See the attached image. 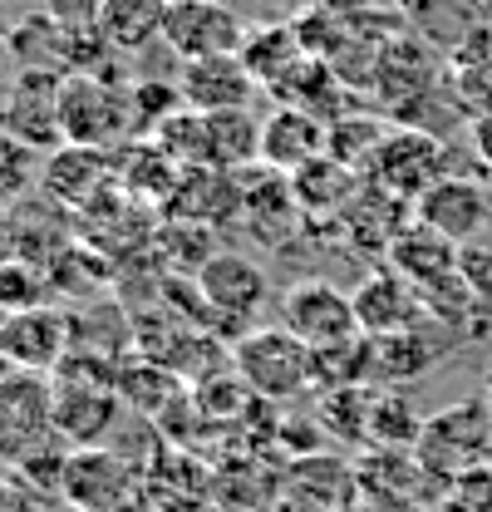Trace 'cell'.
<instances>
[{
    "mask_svg": "<svg viewBox=\"0 0 492 512\" xmlns=\"http://www.w3.org/2000/svg\"><path fill=\"white\" fill-rule=\"evenodd\" d=\"M232 365L246 389L266 404H296L315 389V350L296 340L286 325H261L232 340Z\"/></svg>",
    "mask_w": 492,
    "mask_h": 512,
    "instance_id": "1",
    "label": "cell"
},
{
    "mask_svg": "<svg viewBox=\"0 0 492 512\" xmlns=\"http://www.w3.org/2000/svg\"><path fill=\"white\" fill-rule=\"evenodd\" d=\"M60 503L69 512H138L148 503L143 463L119 448H69L60 473Z\"/></svg>",
    "mask_w": 492,
    "mask_h": 512,
    "instance_id": "2",
    "label": "cell"
},
{
    "mask_svg": "<svg viewBox=\"0 0 492 512\" xmlns=\"http://www.w3.org/2000/svg\"><path fill=\"white\" fill-rule=\"evenodd\" d=\"M123 74H64L60 89V128L64 143L114 148L133 128V99Z\"/></svg>",
    "mask_w": 492,
    "mask_h": 512,
    "instance_id": "3",
    "label": "cell"
},
{
    "mask_svg": "<svg viewBox=\"0 0 492 512\" xmlns=\"http://www.w3.org/2000/svg\"><path fill=\"white\" fill-rule=\"evenodd\" d=\"M192 281H197V296L207 306V325H217V335H227V340H242L251 330V316L271 296L266 266L251 261L246 252H217Z\"/></svg>",
    "mask_w": 492,
    "mask_h": 512,
    "instance_id": "4",
    "label": "cell"
},
{
    "mask_svg": "<svg viewBox=\"0 0 492 512\" xmlns=\"http://www.w3.org/2000/svg\"><path fill=\"white\" fill-rule=\"evenodd\" d=\"M55 434V384L35 370H10L0 384V458L20 468L30 453L50 448Z\"/></svg>",
    "mask_w": 492,
    "mask_h": 512,
    "instance_id": "5",
    "label": "cell"
},
{
    "mask_svg": "<svg viewBox=\"0 0 492 512\" xmlns=\"http://www.w3.org/2000/svg\"><path fill=\"white\" fill-rule=\"evenodd\" d=\"M443 158H448V148H443L438 133L414 128V124H394L389 138L379 143V153H374L365 178L379 183V188H389L394 197H404V202H419L438 178H448V163Z\"/></svg>",
    "mask_w": 492,
    "mask_h": 512,
    "instance_id": "6",
    "label": "cell"
},
{
    "mask_svg": "<svg viewBox=\"0 0 492 512\" xmlns=\"http://www.w3.org/2000/svg\"><path fill=\"white\" fill-rule=\"evenodd\" d=\"M163 45L178 60H207V55H242L246 20L227 0H183L168 5Z\"/></svg>",
    "mask_w": 492,
    "mask_h": 512,
    "instance_id": "7",
    "label": "cell"
},
{
    "mask_svg": "<svg viewBox=\"0 0 492 512\" xmlns=\"http://www.w3.org/2000/svg\"><path fill=\"white\" fill-rule=\"evenodd\" d=\"M60 89H64V74H50V69H15V79L5 84L0 124L10 128V133H20L30 148L55 153L64 143Z\"/></svg>",
    "mask_w": 492,
    "mask_h": 512,
    "instance_id": "8",
    "label": "cell"
},
{
    "mask_svg": "<svg viewBox=\"0 0 492 512\" xmlns=\"http://www.w3.org/2000/svg\"><path fill=\"white\" fill-rule=\"evenodd\" d=\"M114 188V148H94V143H60L55 153H45L40 163V197L50 207L84 212L94 197Z\"/></svg>",
    "mask_w": 492,
    "mask_h": 512,
    "instance_id": "9",
    "label": "cell"
},
{
    "mask_svg": "<svg viewBox=\"0 0 492 512\" xmlns=\"http://www.w3.org/2000/svg\"><path fill=\"white\" fill-rule=\"evenodd\" d=\"M414 217H419L424 227H433L438 237L468 247V242H478V237L488 232L492 188H483V183L468 178V173H448V178H438V183L414 202Z\"/></svg>",
    "mask_w": 492,
    "mask_h": 512,
    "instance_id": "10",
    "label": "cell"
},
{
    "mask_svg": "<svg viewBox=\"0 0 492 512\" xmlns=\"http://www.w3.org/2000/svg\"><path fill=\"white\" fill-rule=\"evenodd\" d=\"M281 325L296 340H306L310 350L335 345V340H345V335L360 330L355 325V306H350V291H340L330 281H315V276L281 291Z\"/></svg>",
    "mask_w": 492,
    "mask_h": 512,
    "instance_id": "11",
    "label": "cell"
},
{
    "mask_svg": "<svg viewBox=\"0 0 492 512\" xmlns=\"http://www.w3.org/2000/svg\"><path fill=\"white\" fill-rule=\"evenodd\" d=\"M50 384H55V434L69 448L104 444L123 414L119 389L94 380H74V375H50Z\"/></svg>",
    "mask_w": 492,
    "mask_h": 512,
    "instance_id": "12",
    "label": "cell"
},
{
    "mask_svg": "<svg viewBox=\"0 0 492 512\" xmlns=\"http://www.w3.org/2000/svg\"><path fill=\"white\" fill-rule=\"evenodd\" d=\"M74 335L69 316L60 306H35V311H15L0 330V355L10 360V370H35V375H55L60 360L69 355Z\"/></svg>",
    "mask_w": 492,
    "mask_h": 512,
    "instance_id": "13",
    "label": "cell"
},
{
    "mask_svg": "<svg viewBox=\"0 0 492 512\" xmlns=\"http://www.w3.org/2000/svg\"><path fill=\"white\" fill-rule=\"evenodd\" d=\"M350 306H355L360 335H394V330L424 325V296L404 276H394L389 266L360 276V286L350 291Z\"/></svg>",
    "mask_w": 492,
    "mask_h": 512,
    "instance_id": "14",
    "label": "cell"
},
{
    "mask_svg": "<svg viewBox=\"0 0 492 512\" xmlns=\"http://www.w3.org/2000/svg\"><path fill=\"white\" fill-rule=\"evenodd\" d=\"M178 94L197 114H227V109H251L256 79L246 74L242 55H207V60H183Z\"/></svg>",
    "mask_w": 492,
    "mask_h": 512,
    "instance_id": "15",
    "label": "cell"
},
{
    "mask_svg": "<svg viewBox=\"0 0 492 512\" xmlns=\"http://www.w3.org/2000/svg\"><path fill=\"white\" fill-rule=\"evenodd\" d=\"M178 178H183V163H178L158 138H148V133L123 138L119 148H114V188H119L128 202L158 207V202L173 197Z\"/></svg>",
    "mask_w": 492,
    "mask_h": 512,
    "instance_id": "16",
    "label": "cell"
},
{
    "mask_svg": "<svg viewBox=\"0 0 492 512\" xmlns=\"http://www.w3.org/2000/svg\"><path fill=\"white\" fill-rule=\"evenodd\" d=\"M325 148H330V124L296 104H276L261 119V163L276 173H301L306 163L325 158Z\"/></svg>",
    "mask_w": 492,
    "mask_h": 512,
    "instance_id": "17",
    "label": "cell"
},
{
    "mask_svg": "<svg viewBox=\"0 0 492 512\" xmlns=\"http://www.w3.org/2000/svg\"><path fill=\"white\" fill-rule=\"evenodd\" d=\"M458 242H448V237H438L433 227H424L419 217L394 237V247L384 252V266L394 271V276H404L419 296H429L438 291L443 281H453L458 276Z\"/></svg>",
    "mask_w": 492,
    "mask_h": 512,
    "instance_id": "18",
    "label": "cell"
},
{
    "mask_svg": "<svg viewBox=\"0 0 492 512\" xmlns=\"http://www.w3.org/2000/svg\"><path fill=\"white\" fill-rule=\"evenodd\" d=\"M438 360H443V345L424 325L394 330V335H369V384L374 389H404V384L424 380Z\"/></svg>",
    "mask_w": 492,
    "mask_h": 512,
    "instance_id": "19",
    "label": "cell"
},
{
    "mask_svg": "<svg viewBox=\"0 0 492 512\" xmlns=\"http://www.w3.org/2000/svg\"><path fill=\"white\" fill-rule=\"evenodd\" d=\"M286 493H291L306 512L355 508L360 473H355L345 458H330L325 448H320V453H301V458L286 468Z\"/></svg>",
    "mask_w": 492,
    "mask_h": 512,
    "instance_id": "20",
    "label": "cell"
},
{
    "mask_svg": "<svg viewBox=\"0 0 492 512\" xmlns=\"http://www.w3.org/2000/svg\"><path fill=\"white\" fill-rule=\"evenodd\" d=\"M409 222H414V202H404V197H394L389 188H379V183L365 178L360 192H355V202H350L345 217H340V232H345L355 247H369L374 256H384Z\"/></svg>",
    "mask_w": 492,
    "mask_h": 512,
    "instance_id": "21",
    "label": "cell"
},
{
    "mask_svg": "<svg viewBox=\"0 0 492 512\" xmlns=\"http://www.w3.org/2000/svg\"><path fill=\"white\" fill-rule=\"evenodd\" d=\"M242 217L251 222V232L261 242H281L296 222H301V207H296V192H291V173H276L266 163L246 168L242 173Z\"/></svg>",
    "mask_w": 492,
    "mask_h": 512,
    "instance_id": "22",
    "label": "cell"
},
{
    "mask_svg": "<svg viewBox=\"0 0 492 512\" xmlns=\"http://www.w3.org/2000/svg\"><path fill=\"white\" fill-rule=\"evenodd\" d=\"M168 217H183V222H227L232 212H242V173H227V168H183L173 197L163 202Z\"/></svg>",
    "mask_w": 492,
    "mask_h": 512,
    "instance_id": "23",
    "label": "cell"
},
{
    "mask_svg": "<svg viewBox=\"0 0 492 512\" xmlns=\"http://www.w3.org/2000/svg\"><path fill=\"white\" fill-rule=\"evenodd\" d=\"M360 173L355 168H345L340 158H315L306 163L301 173H291V192H296V207H301V217L306 222H335L340 227V217H345V207L355 202V192H360Z\"/></svg>",
    "mask_w": 492,
    "mask_h": 512,
    "instance_id": "24",
    "label": "cell"
},
{
    "mask_svg": "<svg viewBox=\"0 0 492 512\" xmlns=\"http://www.w3.org/2000/svg\"><path fill=\"white\" fill-rule=\"evenodd\" d=\"M163 25H168V0H104V10H99V35L109 40V50L119 60L158 45Z\"/></svg>",
    "mask_w": 492,
    "mask_h": 512,
    "instance_id": "25",
    "label": "cell"
},
{
    "mask_svg": "<svg viewBox=\"0 0 492 512\" xmlns=\"http://www.w3.org/2000/svg\"><path fill=\"white\" fill-rule=\"evenodd\" d=\"M310 50L301 45V35H296V25H256V30H246V45H242V64L246 74L256 79V89H281L291 74H296V64L306 60Z\"/></svg>",
    "mask_w": 492,
    "mask_h": 512,
    "instance_id": "26",
    "label": "cell"
},
{
    "mask_svg": "<svg viewBox=\"0 0 492 512\" xmlns=\"http://www.w3.org/2000/svg\"><path fill=\"white\" fill-rule=\"evenodd\" d=\"M119 399L133 409V414H143V419L158 424V419L183 399V375L168 370V365H158V360H123L119 365Z\"/></svg>",
    "mask_w": 492,
    "mask_h": 512,
    "instance_id": "27",
    "label": "cell"
},
{
    "mask_svg": "<svg viewBox=\"0 0 492 512\" xmlns=\"http://www.w3.org/2000/svg\"><path fill=\"white\" fill-rule=\"evenodd\" d=\"M207 143H212V168L246 173L261 163V124L251 119V109L207 114Z\"/></svg>",
    "mask_w": 492,
    "mask_h": 512,
    "instance_id": "28",
    "label": "cell"
},
{
    "mask_svg": "<svg viewBox=\"0 0 492 512\" xmlns=\"http://www.w3.org/2000/svg\"><path fill=\"white\" fill-rule=\"evenodd\" d=\"M10 50H15V69L69 74V30H60L45 10L25 15V20L10 30Z\"/></svg>",
    "mask_w": 492,
    "mask_h": 512,
    "instance_id": "29",
    "label": "cell"
},
{
    "mask_svg": "<svg viewBox=\"0 0 492 512\" xmlns=\"http://www.w3.org/2000/svg\"><path fill=\"white\" fill-rule=\"evenodd\" d=\"M424 419L414 414L404 389H374L369 399V444L374 448H419Z\"/></svg>",
    "mask_w": 492,
    "mask_h": 512,
    "instance_id": "30",
    "label": "cell"
},
{
    "mask_svg": "<svg viewBox=\"0 0 492 512\" xmlns=\"http://www.w3.org/2000/svg\"><path fill=\"white\" fill-rule=\"evenodd\" d=\"M389 128L384 124V114H360V109H350L345 119H335L330 124V158H340L345 168H355L360 178L369 173V163H374V153H379V143L389 138Z\"/></svg>",
    "mask_w": 492,
    "mask_h": 512,
    "instance_id": "31",
    "label": "cell"
},
{
    "mask_svg": "<svg viewBox=\"0 0 492 512\" xmlns=\"http://www.w3.org/2000/svg\"><path fill=\"white\" fill-rule=\"evenodd\" d=\"M369 399L374 389L355 384V389H320V404H315V419L325 434L345 439V444H369Z\"/></svg>",
    "mask_w": 492,
    "mask_h": 512,
    "instance_id": "32",
    "label": "cell"
},
{
    "mask_svg": "<svg viewBox=\"0 0 492 512\" xmlns=\"http://www.w3.org/2000/svg\"><path fill=\"white\" fill-rule=\"evenodd\" d=\"M355 384H369V335H360V330L315 350V394L320 389H355Z\"/></svg>",
    "mask_w": 492,
    "mask_h": 512,
    "instance_id": "33",
    "label": "cell"
},
{
    "mask_svg": "<svg viewBox=\"0 0 492 512\" xmlns=\"http://www.w3.org/2000/svg\"><path fill=\"white\" fill-rule=\"evenodd\" d=\"M40 163H45L40 148H30L20 133L0 124V207H20L30 188H40Z\"/></svg>",
    "mask_w": 492,
    "mask_h": 512,
    "instance_id": "34",
    "label": "cell"
},
{
    "mask_svg": "<svg viewBox=\"0 0 492 512\" xmlns=\"http://www.w3.org/2000/svg\"><path fill=\"white\" fill-rule=\"evenodd\" d=\"M50 266L30 261V256H10L0 261V306L15 316V311H35V306H50Z\"/></svg>",
    "mask_w": 492,
    "mask_h": 512,
    "instance_id": "35",
    "label": "cell"
},
{
    "mask_svg": "<svg viewBox=\"0 0 492 512\" xmlns=\"http://www.w3.org/2000/svg\"><path fill=\"white\" fill-rule=\"evenodd\" d=\"M148 138H158L183 168H212V143H207V114H197V109H178V114H168L163 124L153 128Z\"/></svg>",
    "mask_w": 492,
    "mask_h": 512,
    "instance_id": "36",
    "label": "cell"
},
{
    "mask_svg": "<svg viewBox=\"0 0 492 512\" xmlns=\"http://www.w3.org/2000/svg\"><path fill=\"white\" fill-rule=\"evenodd\" d=\"M99 10H104V0H45V15L69 35L99 30Z\"/></svg>",
    "mask_w": 492,
    "mask_h": 512,
    "instance_id": "37",
    "label": "cell"
},
{
    "mask_svg": "<svg viewBox=\"0 0 492 512\" xmlns=\"http://www.w3.org/2000/svg\"><path fill=\"white\" fill-rule=\"evenodd\" d=\"M0 512H40V498L20 478H0Z\"/></svg>",
    "mask_w": 492,
    "mask_h": 512,
    "instance_id": "38",
    "label": "cell"
},
{
    "mask_svg": "<svg viewBox=\"0 0 492 512\" xmlns=\"http://www.w3.org/2000/svg\"><path fill=\"white\" fill-rule=\"evenodd\" d=\"M473 153H478V158L492 168V114L473 119Z\"/></svg>",
    "mask_w": 492,
    "mask_h": 512,
    "instance_id": "39",
    "label": "cell"
},
{
    "mask_svg": "<svg viewBox=\"0 0 492 512\" xmlns=\"http://www.w3.org/2000/svg\"><path fill=\"white\" fill-rule=\"evenodd\" d=\"M15 79V50H10V35L0 30V84Z\"/></svg>",
    "mask_w": 492,
    "mask_h": 512,
    "instance_id": "40",
    "label": "cell"
},
{
    "mask_svg": "<svg viewBox=\"0 0 492 512\" xmlns=\"http://www.w3.org/2000/svg\"><path fill=\"white\" fill-rule=\"evenodd\" d=\"M10 380V360H5V355H0V384Z\"/></svg>",
    "mask_w": 492,
    "mask_h": 512,
    "instance_id": "41",
    "label": "cell"
},
{
    "mask_svg": "<svg viewBox=\"0 0 492 512\" xmlns=\"http://www.w3.org/2000/svg\"><path fill=\"white\" fill-rule=\"evenodd\" d=\"M10 473H15V468H10V463H5V458H0V478H10Z\"/></svg>",
    "mask_w": 492,
    "mask_h": 512,
    "instance_id": "42",
    "label": "cell"
},
{
    "mask_svg": "<svg viewBox=\"0 0 492 512\" xmlns=\"http://www.w3.org/2000/svg\"><path fill=\"white\" fill-rule=\"evenodd\" d=\"M478 5H483V15H488V20H492V0H478Z\"/></svg>",
    "mask_w": 492,
    "mask_h": 512,
    "instance_id": "43",
    "label": "cell"
},
{
    "mask_svg": "<svg viewBox=\"0 0 492 512\" xmlns=\"http://www.w3.org/2000/svg\"><path fill=\"white\" fill-rule=\"evenodd\" d=\"M5 320H10V311H5V306H0V330H5Z\"/></svg>",
    "mask_w": 492,
    "mask_h": 512,
    "instance_id": "44",
    "label": "cell"
},
{
    "mask_svg": "<svg viewBox=\"0 0 492 512\" xmlns=\"http://www.w3.org/2000/svg\"><path fill=\"white\" fill-rule=\"evenodd\" d=\"M0 5H25V0H0Z\"/></svg>",
    "mask_w": 492,
    "mask_h": 512,
    "instance_id": "45",
    "label": "cell"
},
{
    "mask_svg": "<svg viewBox=\"0 0 492 512\" xmlns=\"http://www.w3.org/2000/svg\"><path fill=\"white\" fill-rule=\"evenodd\" d=\"M168 5H183V0H168Z\"/></svg>",
    "mask_w": 492,
    "mask_h": 512,
    "instance_id": "46",
    "label": "cell"
}]
</instances>
